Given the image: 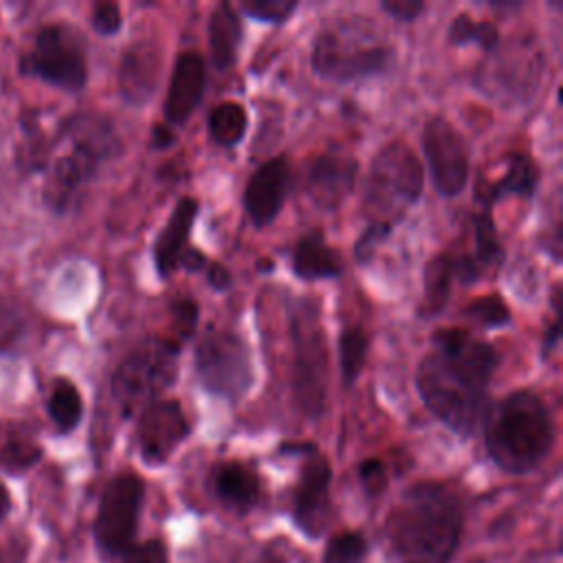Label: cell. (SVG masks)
<instances>
[{"label":"cell","mask_w":563,"mask_h":563,"mask_svg":"<svg viewBox=\"0 0 563 563\" xmlns=\"http://www.w3.org/2000/svg\"><path fill=\"white\" fill-rule=\"evenodd\" d=\"M431 345L416 369L418 396L442 424L468 438L484 420L499 354L488 341L462 328L435 330Z\"/></svg>","instance_id":"6da1fadb"},{"label":"cell","mask_w":563,"mask_h":563,"mask_svg":"<svg viewBox=\"0 0 563 563\" xmlns=\"http://www.w3.org/2000/svg\"><path fill=\"white\" fill-rule=\"evenodd\" d=\"M460 532V499L438 482H418L407 488L387 521V537L398 563H449Z\"/></svg>","instance_id":"7a4b0ae2"},{"label":"cell","mask_w":563,"mask_h":563,"mask_svg":"<svg viewBox=\"0 0 563 563\" xmlns=\"http://www.w3.org/2000/svg\"><path fill=\"white\" fill-rule=\"evenodd\" d=\"M482 424L488 457L512 475L537 468L554 444L552 413L530 389H515L488 405Z\"/></svg>","instance_id":"3957f363"},{"label":"cell","mask_w":563,"mask_h":563,"mask_svg":"<svg viewBox=\"0 0 563 563\" xmlns=\"http://www.w3.org/2000/svg\"><path fill=\"white\" fill-rule=\"evenodd\" d=\"M62 136L68 139L70 150L53 161L44 183V200L55 213L73 209L101 163L121 152L112 123L99 114L70 117Z\"/></svg>","instance_id":"277c9868"},{"label":"cell","mask_w":563,"mask_h":563,"mask_svg":"<svg viewBox=\"0 0 563 563\" xmlns=\"http://www.w3.org/2000/svg\"><path fill=\"white\" fill-rule=\"evenodd\" d=\"M180 343L169 336H150L114 369L110 391L125 418L141 413L176 380Z\"/></svg>","instance_id":"5b68a950"},{"label":"cell","mask_w":563,"mask_h":563,"mask_svg":"<svg viewBox=\"0 0 563 563\" xmlns=\"http://www.w3.org/2000/svg\"><path fill=\"white\" fill-rule=\"evenodd\" d=\"M422 185L424 172L416 152L402 141L383 145L372 158L365 183V209L372 211L369 222L398 224L407 209L420 200Z\"/></svg>","instance_id":"8992f818"},{"label":"cell","mask_w":563,"mask_h":563,"mask_svg":"<svg viewBox=\"0 0 563 563\" xmlns=\"http://www.w3.org/2000/svg\"><path fill=\"white\" fill-rule=\"evenodd\" d=\"M292 396L306 418L323 416L328 407V345L319 321V306L301 299L290 317Z\"/></svg>","instance_id":"52a82bcc"},{"label":"cell","mask_w":563,"mask_h":563,"mask_svg":"<svg viewBox=\"0 0 563 563\" xmlns=\"http://www.w3.org/2000/svg\"><path fill=\"white\" fill-rule=\"evenodd\" d=\"M194 369L209 394L229 402H240L253 385L249 345L227 330L202 334L194 352Z\"/></svg>","instance_id":"ba28073f"},{"label":"cell","mask_w":563,"mask_h":563,"mask_svg":"<svg viewBox=\"0 0 563 563\" xmlns=\"http://www.w3.org/2000/svg\"><path fill=\"white\" fill-rule=\"evenodd\" d=\"M20 70L62 90L77 92L88 79L86 44L75 29L48 24L40 29L33 48L20 62Z\"/></svg>","instance_id":"9c48e42d"},{"label":"cell","mask_w":563,"mask_h":563,"mask_svg":"<svg viewBox=\"0 0 563 563\" xmlns=\"http://www.w3.org/2000/svg\"><path fill=\"white\" fill-rule=\"evenodd\" d=\"M394 62L389 44L347 42L339 31H321L314 35L310 66L314 75L328 81H356L383 75Z\"/></svg>","instance_id":"30bf717a"},{"label":"cell","mask_w":563,"mask_h":563,"mask_svg":"<svg viewBox=\"0 0 563 563\" xmlns=\"http://www.w3.org/2000/svg\"><path fill=\"white\" fill-rule=\"evenodd\" d=\"M543 70V53L530 42L519 40L504 51H493L488 62L477 70V88L490 99L523 103L539 88Z\"/></svg>","instance_id":"8fae6325"},{"label":"cell","mask_w":563,"mask_h":563,"mask_svg":"<svg viewBox=\"0 0 563 563\" xmlns=\"http://www.w3.org/2000/svg\"><path fill=\"white\" fill-rule=\"evenodd\" d=\"M143 504V482L132 473H121L108 482L95 521V537L103 552L121 554L132 545Z\"/></svg>","instance_id":"7c38bea8"},{"label":"cell","mask_w":563,"mask_h":563,"mask_svg":"<svg viewBox=\"0 0 563 563\" xmlns=\"http://www.w3.org/2000/svg\"><path fill=\"white\" fill-rule=\"evenodd\" d=\"M422 154L435 191L444 198L462 194L468 180V152L462 134L444 117H431L424 123Z\"/></svg>","instance_id":"4fadbf2b"},{"label":"cell","mask_w":563,"mask_h":563,"mask_svg":"<svg viewBox=\"0 0 563 563\" xmlns=\"http://www.w3.org/2000/svg\"><path fill=\"white\" fill-rule=\"evenodd\" d=\"M189 435V422L178 400H154L139 413L136 442L147 464H163L172 451Z\"/></svg>","instance_id":"5bb4252c"},{"label":"cell","mask_w":563,"mask_h":563,"mask_svg":"<svg viewBox=\"0 0 563 563\" xmlns=\"http://www.w3.org/2000/svg\"><path fill=\"white\" fill-rule=\"evenodd\" d=\"M330 482L332 468L314 446L306 451V460L299 473V482L292 493L295 523L310 537L325 528L330 510Z\"/></svg>","instance_id":"9a60e30c"},{"label":"cell","mask_w":563,"mask_h":563,"mask_svg":"<svg viewBox=\"0 0 563 563\" xmlns=\"http://www.w3.org/2000/svg\"><path fill=\"white\" fill-rule=\"evenodd\" d=\"M288 187L290 165L284 154L268 158L253 172L244 187L242 205L255 227H266L279 216Z\"/></svg>","instance_id":"2e32d148"},{"label":"cell","mask_w":563,"mask_h":563,"mask_svg":"<svg viewBox=\"0 0 563 563\" xmlns=\"http://www.w3.org/2000/svg\"><path fill=\"white\" fill-rule=\"evenodd\" d=\"M358 174V161L347 154L325 152L308 163L306 189L312 202L325 211H334L352 194Z\"/></svg>","instance_id":"e0dca14e"},{"label":"cell","mask_w":563,"mask_h":563,"mask_svg":"<svg viewBox=\"0 0 563 563\" xmlns=\"http://www.w3.org/2000/svg\"><path fill=\"white\" fill-rule=\"evenodd\" d=\"M207 81L205 57L196 51H185L176 57L172 68L167 95H165V121L167 125H183L198 108Z\"/></svg>","instance_id":"ac0fdd59"},{"label":"cell","mask_w":563,"mask_h":563,"mask_svg":"<svg viewBox=\"0 0 563 563\" xmlns=\"http://www.w3.org/2000/svg\"><path fill=\"white\" fill-rule=\"evenodd\" d=\"M163 55L154 40H139L125 48L119 66V90L130 106H143L161 81Z\"/></svg>","instance_id":"d6986e66"},{"label":"cell","mask_w":563,"mask_h":563,"mask_svg":"<svg viewBox=\"0 0 563 563\" xmlns=\"http://www.w3.org/2000/svg\"><path fill=\"white\" fill-rule=\"evenodd\" d=\"M196 216H198V200L185 196L176 202L163 231L156 235L152 255H154L156 273L163 279H167L178 268V257L187 249V240L194 229Z\"/></svg>","instance_id":"ffe728a7"},{"label":"cell","mask_w":563,"mask_h":563,"mask_svg":"<svg viewBox=\"0 0 563 563\" xmlns=\"http://www.w3.org/2000/svg\"><path fill=\"white\" fill-rule=\"evenodd\" d=\"M539 185V169L528 154L512 152L506 156V172L499 180L486 183L479 180L475 187V200L482 205V211H488L504 196L532 198Z\"/></svg>","instance_id":"44dd1931"},{"label":"cell","mask_w":563,"mask_h":563,"mask_svg":"<svg viewBox=\"0 0 563 563\" xmlns=\"http://www.w3.org/2000/svg\"><path fill=\"white\" fill-rule=\"evenodd\" d=\"M292 273L303 282L336 279L343 273V262L336 251L330 249L319 229L299 238L290 255Z\"/></svg>","instance_id":"7402d4cb"},{"label":"cell","mask_w":563,"mask_h":563,"mask_svg":"<svg viewBox=\"0 0 563 563\" xmlns=\"http://www.w3.org/2000/svg\"><path fill=\"white\" fill-rule=\"evenodd\" d=\"M207 42L211 53V64L216 70H229L238 59V48L242 42V20L229 2H220L209 13Z\"/></svg>","instance_id":"603a6c76"},{"label":"cell","mask_w":563,"mask_h":563,"mask_svg":"<svg viewBox=\"0 0 563 563\" xmlns=\"http://www.w3.org/2000/svg\"><path fill=\"white\" fill-rule=\"evenodd\" d=\"M213 490L229 508L249 510L260 499V479L249 466L229 462L213 471Z\"/></svg>","instance_id":"cb8c5ba5"},{"label":"cell","mask_w":563,"mask_h":563,"mask_svg":"<svg viewBox=\"0 0 563 563\" xmlns=\"http://www.w3.org/2000/svg\"><path fill=\"white\" fill-rule=\"evenodd\" d=\"M453 279V260L449 253H440L427 262L422 273V301L418 308V317L433 319L444 310Z\"/></svg>","instance_id":"d4e9b609"},{"label":"cell","mask_w":563,"mask_h":563,"mask_svg":"<svg viewBox=\"0 0 563 563\" xmlns=\"http://www.w3.org/2000/svg\"><path fill=\"white\" fill-rule=\"evenodd\" d=\"M209 139L220 147H235L246 132V110L238 101L218 103L207 117Z\"/></svg>","instance_id":"484cf974"},{"label":"cell","mask_w":563,"mask_h":563,"mask_svg":"<svg viewBox=\"0 0 563 563\" xmlns=\"http://www.w3.org/2000/svg\"><path fill=\"white\" fill-rule=\"evenodd\" d=\"M339 367H341V378L345 387H352L363 372L365 358H367V347H369V336L361 325H345L339 334Z\"/></svg>","instance_id":"4316f807"},{"label":"cell","mask_w":563,"mask_h":563,"mask_svg":"<svg viewBox=\"0 0 563 563\" xmlns=\"http://www.w3.org/2000/svg\"><path fill=\"white\" fill-rule=\"evenodd\" d=\"M446 37L453 46L475 44L486 53H493L499 46V31L490 20H473L468 13H457L446 31Z\"/></svg>","instance_id":"83f0119b"},{"label":"cell","mask_w":563,"mask_h":563,"mask_svg":"<svg viewBox=\"0 0 563 563\" xmlns=\"http://www.w3.org/2000/svg\"><path fill=\"white\" fill-rule=\"evenodd\" d=\"M46 409H48L51 420L55 422V427L62 433L73 431L79 424L81 413H84V405H81V396H79L77 387L66 378H57L53 385V391L48 396Z\"/></svg>","instance_id":"f1b7e54d"},{"label":"cell","mask_w":563,"mask_h":563,"mask_svg":"<svg viewBox=\"0 0 563 563\" xmlns=\"http://www.w3.org/2000/svg\"><path fill=\"white\" fill-rule=\"evenodd\" d=\"M473 222V235H475V249L468 253L477 268L484 273L488 266H497L504 260V246L497 235L495 220L490 211H477L471 216Z\"/></svg>","instance_id":"f546056e"},{"label":"cell","mask_w":563,"mask_h":563,"mask_svg":"<svg viewBox=\"0 0 563 563\" xmlns=\"http://www.w3.org/2000/svg\"><path fill=\"white\" fill-rule=\"evenodd\" d=\"M464 317L479 323L482 328L495 330V328H504L510 323V308L506 306V301L499 295H486V297L473 299L464 308Z\"/></svg>","instance_id":"4dcf8cb0"},{"label":"cell","mask_w":563,"mask_h":563,"mask_svg":"<svg viewBox=\"0 0 563 563\" xmlns=\"http://www.w3.org/2000/svg\"><path fill=\"white\" fill-rule=\"evenodd\" d=\"M367 543L358 532H341L332 537L323 552V563H361Z\"/></svg>","instance_id":"1f68e13d"},{"label":"cell","mask_w":563,"mask_h":563,"mask_svg":"<svg viewBox=\"0 0 563 563\" xmlns=\"http://www.w3.org/2000/svg\"><path fill=\"white\" fill-rule=\"evenodd\" d=\"M297 9V0H244L242 13L266 24H282Z\"/></svg>","instance_id":"d6a6232c"},{"label":"cell","mask_w":563,"mask_h":563,"mask_svg":"<svg viewBox=\"0 0 563 563\" xmlns=\"http://www.w3.org/2000/svg\"><path fill=\"white\" fill-rule=\"evenodd\" d=\"M42 451L29 440H7L0 449V466L11 473L26 471L40 460Z\"/></svg>","instance_id":"836d02e7"},{"label":"cell","mask_w":563,"mask_h":563,"mask_svg":"<svg viewBox=\"0 0 563 563\" xmlns=\"http://www.w3.org/2000/svg\"><path fill=\"white\" fill-rule=\"evenodd\" d=\"M169 312H172V323H174V332H176V343L187 341L194 332H196V323H198V303L191 297H174L169 301Z\"/></svg>","instance_id":"e575fe53"},{"label":"cell","mask_w":563,"mask_h":563,"mask_svg":"<svg viewBox=\"0 0 563 563\" xmlns=\"http://www.w3.org/2000/svg\"><path fill=\"white\" fill-rule=\"evenodd\" d=\"M391 229L394 227H389L385 222H367L365 231L354 242V257H356V262L358 264H367L376 255L378 246L389 238Z\"/></svg>","instance_id":"d590c367"},{"label":"cell","mask_w":563,"mask_h":563,"mask_svg":"<svg viewBox=\"0 0 563 563\" xmlns=\"http://www.w3.org/2000/svg\"><path fill=\"white\" fill-rule=\"evenodd\" d=\"M90 24H92V29H95L99 35H103V37H110V35L119 33V29H121V24H123L119 4H114V2H99V4L92 9Z\"/></svg>","instance_id":"8d00e7d4"},{"label":"cell","mask_w":563,"mask_h":563,"mask_svg":"<svg viewBox=\"0 0 563 563\" xmlns=\"http://www.w3.org/2000/svg\"><path fill=\"white\" fill-rule=\"evenodd\" d=\"M123 563H167V550L161 539H147L123 552Z\"/></svg>","instance_id":"74e56055"},{"label":"cell","mask_w":563,"mask_h":563,"mask_svg":"<svg viewBox=\"0 0 563 563\" xmlns=\"http://www.w3.org/2000/svg\"><path fill=\"white\" fill-rule=\"evenodd\" d=\"M358 479H361V484H363V488H365L367 495H372V497H374V495H380V493L385 490V486H387V471H385V464H383L380 460H374V457L361 462V466H358Z\"/></svg>","instance_id":"f35d334b"},{"label":"cell","mask_w":563,"mask_h":563,"mask_svg":"<svg viewBox=\"0 0 563 563\" xmlns=\"http://www.w3.org/2000/svg\"><path fill=\"white\" fill-rule=\"evenodd\" d=\"M380 9L398 22H413L424 11V2H420V0H383Z\"/></svg>","instance_id":"ab89813d"},{"label":"cell","mask_w":563,"mask_h":563,"mask_svg":"<svg viewBox=\"0 0 563 563\" xmlns=\"http://www.w3.org/2000/svg\"><path fill=\"white\" fill-rule=\"evenodd\" d=\"M205 277H207V284L213 290H218V292H222V290H227L231 286V273L222 264H218V262H207Z\"/></svg>","instance_id":"60d3db41"},{"label":"cell","mask_w":563,"mask_h":563,"mask_svg":"<svg viewBox=\"0 0 563 563\" xmlns=\"http://www.w3.org/2000/svg\"><path fill=\"white\" fill-rule=\"evenodd\" d=\"M176 143V132L167 123H154L150 132V147L152 150H167Z\"/></svg>","instance_id":"b9f144b4"},{"label":"cell","mask_w":563,"mask_h":563,"mask_svg":"<svg viewBox=\"0 0 563 563\" xmlns=\"http://www.w3.org/2000/svg\"><path fill=\"white\" fill-rule=\"evenodd\" d=\"M207 262H209V260H207L198 249L187 246V249L180 253V257H178V268H183V271H187V273L205 271Z\"/></svg>","instance_id":"7bdbcfd3"},{"label":"cell","mask_w":563,"mask_h":563,"mask_svg":"<svg viewBox=\"0 0 563 563\" xmlns=\"http://www.w3.org/2000/svg\"><path fill=\"white\" fill-rule=\"evenodd\" d=\"M7 510H9V495H7L4 486L0 484V517H2Z\"/></svg>","instance_id":"ee69618b"},{"label":"cell","mask_w":563,"mask_h":563,"mask_svg":"<svg viewBox=\"0 0 563 563\" xmlns=\"http://www.w3.org/2000/svg\"><path fill=\"white\" fill-rule=\"evenodd\" d=\"M257 563H277L273 556H262Z\"/></svg>","instance_id":"f6af8a7d"}]
</instances>
